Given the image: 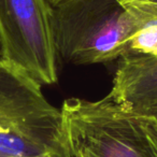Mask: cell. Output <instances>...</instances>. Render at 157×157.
I'll return each mask as SVG.
<instances>
[{
	"instance_id": "obj_3",
	"label": "cell",
	"mask_w": 157,
	"mask_h": 157,
	"mask_svg": "<svg viewBox=\"0 0 157 157\" xmlns=\"http://www.w3.org/2000/svg\"><path fill=\"white\" fill-rule=\"evenodd\" d=\"M41 86L0 60V156L63 157L60 109Z\"/></svg>"
},
{
	"instance_id": "obj_6",
	"label": "cell",
	"mask_w": 157,
	"mask_h": 157,
	"mask_svg": "<svg viewBox=\"0 0 157 157\" xmlns=\"http://www.w3.org/2000/svg\"><path fill=\"white\" fill-rule=\"evenodd\" d=\"M147 8L148 14L131 39L129 53L157 57V8Z\"/></svg>"
},
{
	"instance_id": "obj_1",
	"label": "cell",
	"mask_w": 157,
	"mask_h": 157,
	"mask_svg": "<svg viewBox=\"0 0 157 157\" xmlns=\"http://www.w3.org/2000/svg\"><path fill=\"white\" fill-rule=\"evenodd\" d=\"M147 14V7L126 0H63L53 7L57 54L73 65L120 59Z\"/></svg>"
},
{
	"instance_id": "obj_9",
	"label": "cell",
	"mask_w": 157,
	"mask_h": 157,
	"mask_svg": "<svg viewBox=\"0 0 157 157\" xmlns=\"http://www.w3.org/2000/svg\"><path fill=\"white\" fill-rule=\"evenodd\" d=\"M0 157H3V156H0ZM6 157H7V156H6Z\"/></svg>"
},
{
	"instance_id": "obj_5",
	"label": "cell",
	"mask_w": 157,
	"mask_h": 157,
	"mask_svg": "<svg viewBox=\"0 0 157 157\" xmlns=\"http://www.w3.org/2000/svg\"><path fill=\"white\" fill-rule=\"evenodd\" d=\"M108 96L123 107L157 117V57L135 53L121 57Z\"/></svg>"
},
{
	"instance_id": "obj_7",
	"label": "cell",
	"mask_w": 157,
	"mask_h": 157,
	"mask_svg": "<svg viewBox=\"0 0 157 157\" xmlns=\"http://www.w3.org/2000/svg\"><path fill=\"white\" fill-rule=\"evenodd\" d=\"M126 1L129 3H133V5L157 8V0H126Z\"/></svg>"
},
{
	"instance_id": "obj_4",
	"label": "cell",
	"mask_w": 157,
	"mask_h": 157,
	"mask_svg": "<svg viewBox=\"0 0 157 157\" xmlns=\"http://www.w3.org/2000/svg\"><path fill=\"white\" fill-rule=\"evenodd\" d=\"M57 57L50 1L0 0V60L40 85H52Z\"/></svg>"
},
{
	"instance_id": "obj_2",
	"label": "cell",
	"mask_w": 157,
	"mask_h": 157,
	"mask_svg": "<svg viewBox=\"0 0 157 157\" xmlns=\"http://www.w3.org/2000/svg\"><path fill=\"white\" fill-rule=\"evenodd\" d=\"M63 157H157V117L116 103L69 98L61 105Z\"/></svg>"
},
{
	"instance_id": "obj_8",
	"label": "cell",
	"mask_w": 157,
	"mask_h": 157,
	"mask_svg": "<svg viewBox=\"0 0 157 157\" xmlns=\"http://www.w3.org/2000/svg\"><path fill=\"white\" fill-rule=\"evenodd\" d=\"M51 2V5L53 6V7H55V6H57L58 3H60L61 1H63V0H48Z\"/></svg>"
}]
</instances>
